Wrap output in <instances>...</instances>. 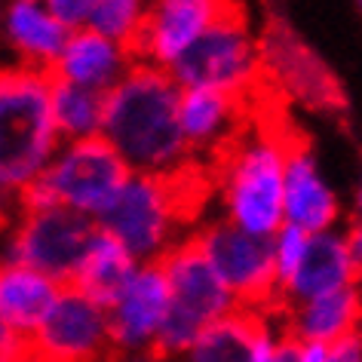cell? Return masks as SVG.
Wrapping results in <instances>:
<instances>
[{
    "instance_id": "1",
    "label": "cell",
    "mask_w": 362,
    "mask_h": 362,
    "mask_svg": "<svg viewBox=\"0 0 362 362\" xmlns=\"http://www.w3.org/2000/svg\"><path fill=\"white\" fill-rule=\"evenodd\" d=\"M181 83L166 68L135 62L105 95L102 139L135 175L175 178L197 166L181 129Z\"/></svg>"
},
{
    "instance_id": "2",
    "label": "cell",
    "mask_w": 362,
    "mask_h": 362,
    "mask_svg": "<svg viewBox=\"0 0 362 362\" xmlns=\"http://www.w3.org/2000/svg\"><path fill=\"white\" fill-rule=\"evenodd\" d=\"M295 132L258 117L215 160L224 218L240 230L274 240L286 224V157Z\"/></svg>"
},
{
    "instance_id": "3",
    "label": "cell",
    "mask_w": 362,
    "mask_h": 362,
    "mask_svg": "<svg viewBox=\"0 0 362 362\" xmlns=\"http://www.w3.org/2000/svg\"><path fill=\"white\" fill-rule=\"evenodd\" d=\"M200 166L175 178L129 175L117 200L107 206L95 228L111 233L132 252L139 264H160L185 240V224L194 218V181Z\"/></svg>"
},
{
    "instance_id": "4",
    "label": "cell",
    "mask_w": 362,
    "mask_h": 362,
    "mask_svg": "<svg viewBox=\"0 0 362 362\" xmlns=\"http://www.w3.org/2000/svg\"><path fill=\"white\" fill-rule=\"evenodd\" d=\"M62 148L52 120V77L40 71L0 68V187L22 194Z\"/></svg>"
},
{
    "instance_id": "5",
    "label": "cell",
    "mask_w": 362,
    "mask_h": 362,
    "mask_svg": "<svg viewBox=\"0 0 362 362\" xmlns=\"http://www.w3.org/2000/svg\"><path fill=\"white\" fill-rule=\"evenodd\" d=\"M129 175L132 169L102 135L86 141H62L47 172L25 191V209L62 206L98 221Z\"/></svg>"
},
{
    "instance_id": "6",
    "label": "cell",
    "mask_w": 362,
    "mask_h": 362,
    "mask_svg": "<svg viewBox=\"0 0 362 362\" xmlns=\"http://www.w3.org/2000/svg\"><path fill=\"white\" fill-rule=\"evenodd\" d=\"M160 267L166 274L172 298L160 350L178 359L209 325L240 310V304L230 295V288L221 283V276L215 274V267L209 264V258L203 255V249L197 246L194 237L181 240L160 261Z\"/></svg>"
},
{
    "instance_id": "7",
    "label": "cell",
    "mask_w": 362,
    "mask_h": 362,
    "mask_svg": "<svg viewBox=\"0 0 362 362\" xmlns=\"http://www.w3.org/2000/svg\"><path fill=\"white\" fill-rule=\"evenodd\" d=\"M169 74L178 80L181 89H218L228 95L255 98L267 86L264 56L261 37L252 34L243 6L212 25L169 68Z\"/></svg>"
},
{
    "instance_id": "8",
    "label": "cell",
    "mask_w": 362,
    "mask_h": 362,
    "mask_svg": "<svg viewBox=\"0 0 362 362\" xmlns=\"http://www.w3.org/2000/svg\"><path fill=\"white\" fill-rule=\"evenodd\" d=\"M191 237L209 258L221 283L230 288L246 310H279V279L274 261V243L267 237L240 230L228 218L200 224Z\"/></svg>"
},
{
    "instance_id": "9",
    "label": "cell",
    "mask_w": 362,
    "mask_h": 362,
    "mask_svg": "<svg viewBox=\"0 0 362 362\" xmlns=\"http://www.w3.org/2000/svg\"><path fill=\"white\" fill-rule=\"evenodd\" d=\"M93 233L95 221L62 206L25 209L6 240V258L22 261L62 286H71Z\"/></svg>"
},
{
    "instance_id": "10",
    "label": "cell",
    "mask_w": 362,
    "mask_h": 362,
    "mask_svg": "<svg viewBox=\"0 0 362 362\" xmlns=\"http://www.w3.org/2000/svg\"><path fill=\"white\" fill-rule=\"evenodd\" d=\"M37 356L56 362H111L114 338L107 307L77 286H62L56 304L31 334Z\"/></svg>"
},
{
    "instance_id": "11",
    "label": "cell",
    "mask_w": 362,
    "mask_h": 362,
    "mask_svg": "<svg viewBox=\"0 0 362 362\" xmlns=\"http://www.w3.org/2000/svg\"><path fill=\"white\" fill-rule=\"evenodd\" d=\"M240 10L233 0H151L148 19L132 43L135 59L172 68L224 16Z\"/></svg>"
},
{
    "instance_id": "12",
    "label": "cell",
    "mask_w": 362,
    "mask_h": 362,
    "mask_svg": "<svg viewBox=\"0 0 362 362\" xmlns=\"http://www.w3.org/2000/svg\"><path fill=\"white\" fill-rule=\"evenodd\" d=\"M107 307L111 320L114 353H141L160 350V338L169 320V283L160 264H139L126 286L117 292Z\"/></svg>"
},
{
    "instance_id": "13",
    "label": "cell",
    "mask_w": 362,
    "mask_h": 362,
    "mask_svg": "<svg viewBox=\"0 0 362 362\" xmlns=\"http://www.w3.org/2000/svg\"><path fill=\"white\" fill-rule=\"evenodd\" d=\"M264 56V80L288 98H298L313 111L341 107V86L334 74L295 37L286 25L270 22L261 37Z\"/></svg>"
},
{
    "instance_id": "14",
    "label": "cell",
    "mask_w": 362,
    "mask_h": 362,
    "mask_svg": "<svg viewBox=\"0 0 362 362\" xmlns=\"http://www.w3.org/2000/svg\"><path fill=\"white\" fill-rule=\"evenodd\" d=\"M286 332L270 322L264 310H233L209 325L178 362H279Z\"/></svg>"
},
{
    "instance_id": "15",
    "label": "cell",
    "mask_w": 362,
    "mask_h": 362,
    "mask_svg": "<svg viewBox=\"0 0 362 362\" xmlns=\"http://www.w3.org/2000/svg\"><path fill=\"white\" fill-rule=\"evenodd\" d=\"M71 31L59 22L47 0H6L0 43L13 56V68L52 74Z\"/></svg>"
},
{
    "instance_id": "16",
    "label": "cell",
    "mask_w": 362,
    "mask_h": 362,
    "mask_svg": "<svg viewBox=\"0 0 362 362\" xmlns=\"http://www.w3.org/2000/svg\"><path fill=\"white\" fill-rule=\"evenodd\" d=\"M359 267L353 258L350 240L341 230L310 233L307 252L292 276L279 286V307H295L313 298L353 288L359 279Z\"/></svg>"
},
{
    "instance_id": "17",
    "label": "cell",
    "mask_w": 362,
    "mask_h": 362,
    "mask_svg": "<svg viewBox=\"0 0 362 362\" xmlns=\"http://www.w3.org/2000/svg\"><path fill=\"white\" fill-rule=\"evenodd\" d=\"M249 105L252 98L228 95L218 89H185L181 93V129H185L194 160H218L249 126Z\"/></svg>"
},
{
    "instance_id": "18",
    "label": "cell",
    "mask_w": 362,
    "mask_h": 362,
    "mask_svg": "<svg viewBox=\"0 0 362 362\" xmlns=\"http://www.w3.org/2000/svg\"><path fill=\"white\" fill-rule=\"evenodd\" d=\"M135 62L139 59H135V49L129 43L105 37L93 28H80L71 31L49 77L59 83L83 86L107 95L114 86H120V80L135 68Z\"/></svg>"
},
{
    "instance_id": "19",
    "label": "cell",
    "mask_w": 362,
    "mask_h": 362,
    "mask_svg": "<svg viewBox=\"0 0 362 362\" xmlns=\"http://www.w3.org/2000/svg\"><path fill=\"white\" fill-rule=\"evenodd\" d=\"M341 218V203L332 185L322 178L320 163L295 135L286 157V224L307 233L334 230Z\"/></svg>"
},
{
    "instance_id": "20",
    "label": "cell",
    "mask_w": 362,
    "mask_h": 362,
    "mask_svg": "<svg viewBox=\"0 0 362 362\" xmlns=\"http://www.w3.org/2000/svg\"><path fill=\"white\" fill-rule=\"evenodd\" d=\"M286 313V334L304 344H341L359 338L362 325V295L359 288H341V292L313 298V301L279 307Z\"/></svg>"
},
{
    "instance_id": "21",
    "label": "cell",
    "mask_w": 362,
    "mask_h": 362,
    "mask_svg": "<svg viewBox=\"0 0 362 362\" xmlns=\"http://www.w3.org/2000/svg\"><path fill=\"white\" fill-rule=\"evenodd\" d=\"M59 292L62 283H56L52 276L6 255L0 258V320L16 325L28 338L56 304Z\"/></svg>"
},
{
    "instance_id": "22",
    "label": "cell",
    "mask_w": 362,
    "mask_h": 362,
    "mask_svg": "<svg viewBox=\"0 0 362 362\" xmlns=\"http://www.w3.org/2000/svg\"><path fill=\"white\" fill-rule=\"evenodd\" d=\"M135 267H139V261L132 258V252L126 249L123 243H117L111 233L95 228L71 286L83 288L86 295H93L102 304H107L126 286V279L135 274Z\"/></svg>"
},
{
    "instance_id": "23",
    "label": "cell",
    "mask_w": 362,
    "mask_h": 362,
    "mask_svg": "<svg viewBox=\"0 0 362 362\" xmlns=\"http://www.w3.org/2000/svg\"><path fill=\"white\" fill-rule=\"evenodd\" d=\"M52 120L62 141L98 139L105 129V95L52 80Z\"/></svg>"
},
{
    "instance_id": "24",
    "label": "cell",
    "mask_w": 362,
    "mask_h": 362,
    "mask_svg": "<svg viewBox=\"0 0 362 362\" xmlns=\"http://www.w3.org/2000/svg\"><path fill=\"white\" fill-rule=\"evenodd\" d=\"M148 10H151V0H93L86 28L132 47L144 28Z\"/></svg>"
},
{
    "instance_id": "25",
    "label": "cell",
    "mask_w": 362,
    "mask_h": 362,
    "mask_svg": "<svg viewBox=\"0 0 362 362\" xmlns=\"http://www.w3.org/2000/svg\"><path fill=\"white\" fill-rule=\"evenodd\" d=\"M279 362H362V338L341 344H304L286 334Z\"/></svg>"
},
{
    "instance_id": "26",
    "label": "cell",
    "mask_w": 362,
    "mask_h": 362,
    "mask_svg": "<svg viewBox=\"0 0 362 362\" xmlns=\"http://www.w3.org/2000/svg\"><path fill=\"white\" fill-rule=\"evenodd\" d=\"M270 243H274L276 279H279V286H283L286 279L298 270V264H301V258L307 252V243H310V233L301 230V228H292V224H283Z\"/></svg>"
},
{
    "instance_id": "27",
    "label": "cell",
    "mask_w": 362,
    "mask_h": 362,
    "mask_svg": "<svg viewBox=\"0 0 362 362\" xmlns=\"http://www.w3.org/2000/svg\"><path fill=\"white\" fill-rule=\"evenodd\" d=\"M31 338L16 325L0 320V362H28L31 359Z\"/></svg>"
},
{
    "instance_id": "28",
    "label": "cell",
    "mask_w": 362,
    "mask_h": 362,
    "mask_svg": "<svg viewBox=\"0 0 362 362\" xmlns=\"http://www.w3.org/2000/svg\"><path fill=\"white\" fill-rule=\"evenodd\" d=\"M49 10L59 16V22L68 31H80L89 25V10H93V0H47Z\"/></svg>"
},
{
    "instance_id": "29",
    "label": "cell",
    "mask_w": 362,
    "mask_h": 362,
    "mask_svg": "<svg viewBox=\"0 0 362 362\" xmlns=\"http://www.w3.org/2000/svg\"><path fill=\"white\" fill-rule=\"evenodd\" d=\"M111 362H178L163 350H141V353H114Z\"/></svg>"
},
{
    "instance_id": "30",
    "label": "cell",
    "mask_w": 362,
    "mask_h": 362,
    "mask_svg": "<svg viewBox=\"0 0 362 362\" xmlns=\"http://www.w3.org/2000/svg\"><path fill=\"white\" fill-rule=\"evenodd\" d=\"M347 240H350L353 258H356V267H359V274H362V218L347 230Z\"/></svg>"
},
{
    "instance_id": "31",
    "label": "cell",
    "mask_w": 362,
    "mask_h": 362,
    "mask_svg": "<svg viewBox=\"0 0 362 362\" xmlns=\"http://www.w3.org/2000/svg\"><path fill=\"white\" fill-rule=\"evenodd\" d=\"M356 212H359V218H362V178H359V185H356Z\"/></svg>"
},
{
    "instance_id": "32",
    "label": "cell",
    "mask_w": 362,
    "mask_h": 362,
    "mask_svg": "<svg viewBox=\"0 0 362 362\" xmlns=\"http://www.w3.org/2000/svg\"><path fill=\"white\" fill-rule=\"evenodd\" d=\"M28 362H56V359H47V356H37V353H31Z\"/></svg>"
},
{
    "instance_id": "33",
    "label": "cell",
    "mask_w": 362,
    "mask_h": 362,
    "mask_svg": "<svg viewBox=\"0 0 362 362\" xmlns=\"http://www.w3.org/2000/svg\"><path fill=\"white\" fill-rule=\"evenodd\" d=\"M4 10H6V0H0V22H4Z\"/></svg>"
},
{
    "instance_id": "34",
    "label": "cell",
    "mask_w": 362,
    "mask_h": 362,
    "mask_svg": "<svg viewBox=\"0 0 362 362\" xmlns=\"http://www.w3.org/2000/svg\"><path fill=\"white\" fill-rule=\"evenodd\" d=\"M356 4H359V13H362V0H356Z\"/></svg>"
},
{
    "instance_id": "35",
    "label": "cell",
    "mask_w": 362,
    "mask_h": 362,
    "mask_svg": "<svg viewBox=\"0 0 362 362\" xmlns=\"http://www.w3.org/2000/svg\"><path fill=\"white\" fill-rule=\"evenodd\" d=\"M0 68H4V65H0Z\"/></svg>"
}]
</instances>
